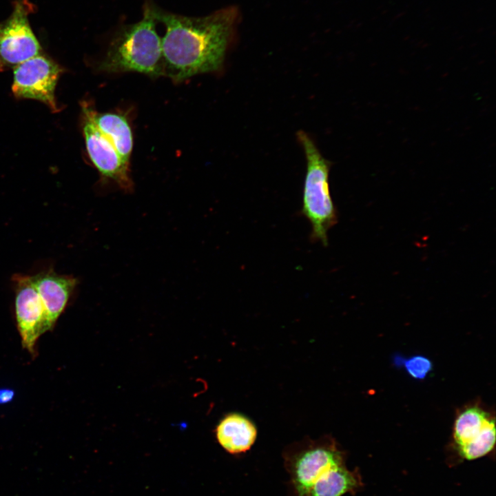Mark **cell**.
I'll list each match as a JSON object with an SVG mask.
<instances>
[{"label": "cell", "instance_id": "obj_1", "mask_svg": "<svg viewBox=\"0 0 496 496\" xmlns=\"http://www.w3.org/2000/svg\"><path fill=\"white\" fill-rule=\"evenodd\" d=\"M157 21L166 28L161 39L164 74L176 82L222 66L235 19L223 9L202 17H190L156 7Z\"/></svg>", "mask_w": 496, "mask_h": 496}, {"label": "cell", "instance_id": "obj_2", "mask_svg": "<svg viewBox=\"0 0 496 496\" xmlns=\"http://www.w3.org/2000/svg\"><path fill=\"white\" fill-rule=\"evenodd\" d=\"M156 6L145 3L142 19L122 27L112 40L99 70L164 74L161 39L156 30Z\"/></svg>", "mask_w": 496, "mask_h": 496}, {"label": "cell", "instance_id": "obj_3", "mask_svg": "<svg viewBox=\"0 0 496 496\" xmlns=\"http://www.w3.org/2000/svg\"><path fill=\"white\" fill-rule=\"evenodd\" d=\"M297 136L307 159L301 214L311 225V240L327 247V233L338 221L337 209L329 191L330 165L304 132L299 131Z\"/></svg>", "mask_w": 496, "mask_h": 496}, {"label": "cell", "instance_id": "obj_4", "mask_svg": "<svg viewBox=\"0 0 496 496\" xmlns=\"http://www.w3.org/2000/svg\"><path fill=\"white\" fill-rule=\"evenodd\" d=\"M289 477L291 496H308L314 483L330 469L345 464L344 453L329 435L305 437L287 446L282 453Z\"/></svg>", "mask_w": 496, "mask_h": 496}, {"label": "cell", "instance_id": "obj_5", "mask_svg": "<svg viewBox=\"0 0 496 496\" xmlns=\"http://www.w3.org/2000/svg\"><path fill=\"white\" fill-rule=\"evenodd\" d=\"M34 8L28 0H17L10 16L0 22V71L40 54L41 45L28 20Z\"/></svg>", "mask_w": 496, "mask_h": 496}, {"label": "cell", "instance_id": "obj_6", "mask_svg": "<svg viewBox=\"0 0 496 496\" xmlns=\"http://www.w3.org/2000/svg\"><path fill=\"white\" fill-rule=\"evenodd\" d=\"M61 72L50 58L35 56L14 68L12 92L18 98L38 100L56 112L55 88Z\"/></svg>", "mask_w": 496, "mask_h": 496}, {"label": "cell", "instance_id": "obj_7", "mask_svg": "<svg viewBox=\"0 0 496 496\" xmlns=\"http://www.w3.org/2000/svg\"><path fill=\"white\" fill-rule=\"evenodd\" d=\"M83 134L88 155L101 177L125 192L132 191L129 164L121 157L114 145L96 126L93 110L83 108Z\"/></svg>", "mask_w": 496, "mask_h": 496}, {"label": "cell", "instance_id": "obj_8", "mask_svg": "<svg viewBox=\"0 0 496 496\" xmlns=\"http://www.w3.org/2000/svg\"><path fill=\"white\" fill-rule=\"evenodd\" d=\"M453 437L463 458L473 460L482 457L494 448L495 420L479 408H468L456 419Z\"/></svg>", "mask_w": 496, "mask_h": 496}, {"label": "cell", "instance_id": "obj_9", "mask_svg": "<svg viewBox=\"0 0 496 496\" xmlns=\"http://www.w3.org/2000/svg\"><path fill=\"white\" fill-rule=\"evenodd\" d=\"M12 280L16 292V319L22 346L34 354L37 339L43 334L45 320L43 304L32 276L16 274Z\"/></svg>", "mask_w": 496, "mask_h": 496}, {"label": "cell", "instance_id": "obj_10", "mask_svg": "<svg viewBox=\"0 0 496 496\" xmlns=\"http://www.w3.org/2000/svg\"><path fill=\"white\" fill-rule=\"evenodd\" d=\"M32 276L44 309L43 334L52 329L64 311L76 286L77 280L71 276L58 274L53 270L42 271Z\"/></svg>", "mask_w": 496, "mask_h": 496}, {"label": "cell", "instance_id": "obj_11", "mask_svg": "<svg viewBox=\"0 0 496 496\" xmlns=\"http://www.w3.org/2000/svg\"><path fill=\"white\" fill-rule=\"evenodd\" d=\"M216 437L219 444L231 454L249 451L257 437V428L245 415L231 413L221 419L216 427Z\"/></svg>", "mask_w": 496, "mask_h": 496}, {"label": "cell", "instance_id": "obj_12", "mask_svg": "<svg viewBox=\"0 0 496 496\" xmlns=\"http://www.w3.org/2000/svg\"><path fill=\"white\" fill-rule=\"evenodd\" d=\"M92 117L97 128L112 143L122 159L129 164L133 138L127 118L119 114H98L94 110Z\"/></svg>", "mask_w": 496, "mask_h": 496}, {"label": "cell", "instance_id": "obj_13", "mask_svg": "<svg viewBox=\"0 0 496 496\" xmlns=\"http://www.w3.org/2000/svg\"><path fill=\"white\" fill-rule=\"evenodd\" d=\"M361 485L359 474L344 464L321 476L312 486L308 496H342L356 491Z\"/></svg>", "mask_w": 496, "mask_h": 496}, {"label": "cell", "instance_id": "obj_14", "mask_svg": "<svg viewBox=\"0 0 496 496\" xmlns=\"http://www.w3.org/2000/svg\"><path fill=\"white\" fill-rule=\"evenodd\" d=\"M409 374L416 379H423L431 369V361L421 355L414 356L405 361Z\"/></svg>", "mask_w": 496, "mask_h": 496}, {"label": "cell", "instance_id": "obj_15", "mask_svg": "<svg viewBox=\"0 0 496 496\" xmlns=\"http://www.w3.org/2000/svg\"><path fill=\"white\" fill-rule=\"evenodd\" d=\"M14 390L8 388L0 389V404L10 402L14 397Z\"/></svg>", "mask_w": 496, "mask_h": 496}]
</instances>
